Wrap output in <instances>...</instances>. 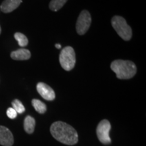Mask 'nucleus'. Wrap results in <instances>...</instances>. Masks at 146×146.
<instances>
[{
	"label": "nucleus",
	"instance_id": "obj_1",
	"mask_svg": "<svg viewBox=\"0 0 146 146\" xmlns=\"http://www.w3.org/2000/svg\"><path fill=\"white\" fill-rule=\"evenodd\" d=\"M50 133L57 141L66 145H73L78 142V136L76 131L64 122L57 121L53 123L50 127Z\"/></svg>",
	"mask_w": 146,
	"mask_h": 146
},
{
	"label": "nucleus",
	"instance_id": "obj_2",
	"mask_svg": "<svg viewBox=\"0 0 146 146\" xmlns=\"http://www.w3.org/2000/svg\"><path fill=\"white\" fill-rule=\"evenodd\" d=\"M110 68L119 79H129L137 72L136 65L129 60H114L111 63Z\"/></svg>",
	"mask_w": 146,
	"mask_h": 146
},
{
	"label": "nucleus",
	"instance_id": "obj_3",
	"mask_svg": "<svg viewBox=\"0 0 146 146\" xmlns=\"http://www.w3.org/2000/svg\"><path fill=\"white\" fill-rule=\"evenodd\" d=\"M112 25L116 32L125 41H129L132 36V29L122 16H114L112 18Z\"/></svg>",
	"mask_w": 146,
	"mask_h": 146
},
{
	"label": "nucleus",
	"instance_id": "obj_4",
	"mask_svg": "<svg viewBox=\"0 0 146 146\" xmlns=\"http://www.w3.org/2000/svg\"><path fill=\"white\" fill-rule=\"evenodd\" d=\"M59 60L60 65L65 70H72L76 63V55L74 49L70 46L63 48L60 52Z\"/></svg>",
	"mask_w": 146,
	"mask_h": 146
},
{
	"label": "nucleus",
	"instance_id": "obj_5",
	"mask_svg": "<svg viewBox=\"0 0 146 146\" xmlns=\"http://www.w3.org/2000/svg\"><path fill=\"white\" fill-rule=\"evenodd\" d=\"M111 129V124L106 119L102 120L98 124L96 129L97 136L102 143L104 145H109L112 142L109 133Z\"/></svg>",
	"mask_w": 146,
	"mask_h": 146
},
{
	"label": "nucleus",
	"instance_id": "obj_6",
	"mask_svg": "<svg viewBox=\"0 0 146 146\" xmlns=\"http://www.w3.org/2000/svg\"><path fill=\"white\" fill-rule=\"evenodd\" d=\"M91 23V17L87 10H83L78 16L76 24V32L80 35H83L87 33Z\"/></svg>",
	"mask_w": 146,
	"mask_h": 146
},
{
	"label": "nucleus",
	"instance_id": "obj_7",
	"mask_svg": "<svg viewBox=\"0 0 146 146\" xmlns=\"http://www.w3.org/2000/svg\"><path fill=\"white\" fill-rule=\"evenodd\" d=\"M36 90L40 96L47 101H52L56 98V94L53 89L44 83H38L36 85Z\"/></svg>",
	"mask_w": 146,
	"mask_h": 146
},
{
	"label": "nucleus",
	"instance_id": "obj_8",
	"mask_svg": "<svg viewBox=\"0 0 146 146\" xmlns=\"http://www.w3.org/2000/svg\"><path fill=\"white\" fill-rule=\"evenodd\" d=\"M14 144V137L10 129L0 126V145L3 146H12Z\"/></svg>",
	"mask_w": 146,
	"mask_h": 146
},
{
	"label": "nucleus",
	"instance_id": "obj_9",
	"mask_svg": "<svg viewBox=\"0 0 146 146\" xmlns=\"http://www.w3.org/2000/svg\"><path fill=\"white\" fill-rule=\"evenodd\" d=\"M22 0H4L1 3L0 9L3 13H10L21 5Z\"/></svg>",
	"mask_w": 146,
	"mask_h": 146
},
{
	"label": "nucleus",
	"instance_id": "obj_10",
	"mask_svg": "<svg viewBox=\"0 0 146 146\" xmlns=\"http://www.w3.org/2000/svg\"><path fill=\"white\" fill-rule=\"evenodd\" d=\"M30 51L27 49H19L11 53L10 56L13 60H27L31 58Z\"/></svg>",
	"mask_w": 146,
	"mask_h": 146
},
{
	"label": "nucleus",
	"instance_id": "obj_11",
	"mask_svg": "<svg viewBox=\"0 0 146 146\" xmlns=\"http://www.w3.org/2000/svg\"><path fill=\"white\" fill-rule=\"evenodd\" d=\"M35 120L31 116H27L24 120V129L28 134H32L35 127Z\"/></svg>",
	"mask_w": 146,
	"mask_h": 146
},
{
	"label": "nucleus",
	"instance_id": "obj_12",
	"mask_svg": "<svg viewBox=\"0 0 146 146\" xmlns=\"http://www.w3.org/2000/svg\"><path fill=\"white\" fill-rule=\"evenodd\" d=\"M32 105L35 110L39 114H44L47 110V106L43 102L39 100L33 99L32 100Z\"/></svg>",
	"mask_w": 146,
	"mask_h": 146
},
{
	"label": "nucleus",
	"instance_id": "obj_13",
	"mask_svg": "<svg viewBox=\"0 0 146 146\" xmlns=\"http://www.w3.org/2000/svg\"><path fill=\"white\" fill-rule=\"evenodd\" d=\"M68 0H52L50 3V9L54 12L60 10Z\"/></svg>",
	"mask_w": 146,
	"mask_h": 146
},
{
	"label": "nucleus",
	"instance_id": "obj_14",
	"mask_svg": "<svg viewBox=\"0 0 146 146\" xmlns=\"http://www.w3.org/2000/svg\"><path fill=\"white\" fill-rule=\"evenodd\" d=\"M14 38L18 41V45L21 47H25L28 45V39L25 35L21 33H16L14 34Z\"/></svg>",
	"mask_w": 146,
	"mask_h": 146
},
{
	"label": "nucleus",
	"instance_id": "obj_15",
	"mask_svg": "<svg viewBox=\"0 0 146 146\" xmlns=\"http://www.w3.org/2000/svg\"><path fill=\"white\" fill-rule=\"evenodd\" d=\"M12 108L15 110L16 112L19 114H22L25 111V108L22 102L18 100H14L12 102Z\"/></svg>",
	"mask_w": 146,
	"mask_h": 146
},
{
	"label": "nucleus",
	"instance_id": "obj_16",
	"mask_svg": "<svg viewBox=\"0 0 146 146\" xmlns=\"http://www.w3.org/2000/svg\"><path fill=\"white\" fill-rule=\"evenodd\" d=\"M6 114L7 116H8L10 119H14V118L17 116L18 113L16 112V110L13 108H9L7 110Z\"/></svg>",
	"mask_w": 146,
	"mask_h": 146
},
{
	"label": "nucleus",
	"instance_id": "obj_17",
	"mask_svg": "<svg viewBox=\"0 0 146 146\" xmlns=\"http://www.w3.org/2000/svg\"><path fill=\"white\" fill-rule=\"evenodd\" d=\"M56 47L57 49H60L61 48V45H60V44H56Z\"/></svg>",
	"mask_w": 146,
	"mask_h": 146
},
{
	"label": "nucleus",
	"instance_id": "obj_18",
	"mask_svg": "<svg viewBox=\"0 0 146 146\" xmlns=\"http://www.w3.org/2000/svg\"><path fill=\"white\" fill-rule=\"evenodd\" d=\"M1 27H0V34H1Z\"/></svg>",
	"mask_w": 146,
	"mask_h": 146
}]
</instances>
